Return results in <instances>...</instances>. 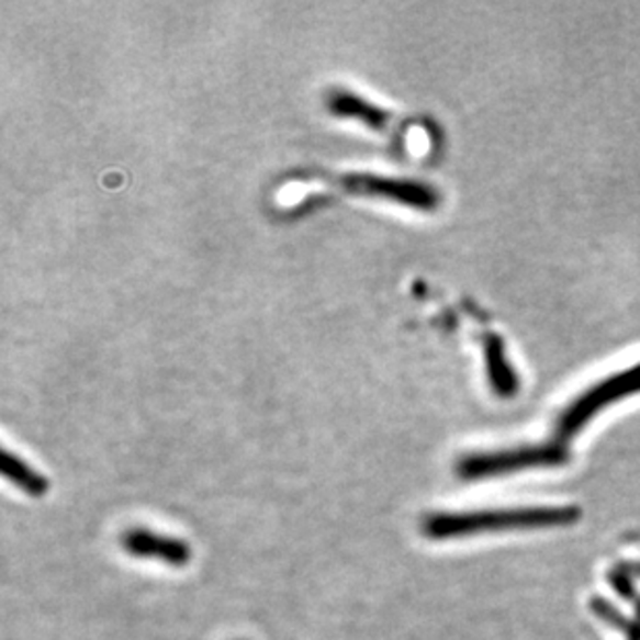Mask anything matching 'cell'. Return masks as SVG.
<instances>
[{
  "instance_id": "1",
  "label": "cell",
  "mask_w": 640,
  "mask_h": 640,
  "mask_svg": "<svg viewBox=\"0 0 640 640\" xmlns=\"http://www.w3.org/2000/svg\"><path fill=\"white\" fill-rule=\"evenodd\" d=\"M579 520H581V510L576 506H535V508L481 510V513H438L423 518L422 532L431 541H448V539L475 537L485 532L568 527Z\"/></svg>"
},
{
  "instance_id": "2",
  "label": "cell",
  "mask_w": 640,
  "mask_h": 640,
  "mask_svg": "<svg viewBox=\"0 0 640 640\" xmlns=\"http://www.w3.org/2000/svg\"><path fill=\"white\" fill-rule=\"evenodd\" d=\"M568 458L570 457L564 443L531 446V448L499 450V452H479V454H469L458 460L457 475L462 481H481V479L510 475V473H520L529 469L564 467Z\"/></svg>"
},
{
  "instance_id": "3",
  "label": "cell",
  "mask_w": 640,
  "mask_h": 640,
  "mask_svg": "<svg viewBox=\"0 0 640 640\" xmlns=\"http://www.w3.org/2000/svg\"><path fill=\"white\" fill-rule=\"evenodd\" d=\"M637 392H640V363L607 378L602 384L593 385L581 398L570 404L558 423V436L562 439L574 438L605 406Z\"/></svg>"
},
{
  "instance_id": "4",
  "label": "cell",
  "mask_w": 640,
  "mask_h": 640,
  "mask_svg": "<svg viewBox=\"0 0 640 640\" xmlns=\"http://www.w3.org/2000/svg\"><path fill=\"white\" fill-rule=\"evenodd\" d=\"M338 184L355 195L369 198H384L390 202L403 203L415 210H436L439 203L438 191L422 181L408 179H392L369 172H350L338 179Z\"/></svg>"
},
{
  "instance_id": "5",
  "label": "cell",
  "mask_w": 640,
  "mask_h": 640,
  "mask_svg": "<svg viewBox=\"0 0 640 640\" xmlns=\"http://www.w3.org/2000/svg\"><path fill=\"white\" fill-rule=\"evenodd\" d=\"M121 546L133 558L160 560L168 566H187L193 558V549L183 539L166 537L147 529H128L127 532H123Z\"/></svg>"
},
{
  "instance_id": "6",
  "label": "cell",
  "mask_w": 640,
  "mask_h": 640,
  "mask_svg": "<svg viewBox=\"0 0 640 640\" xmlns=\"http://www.w3.org/2000/svg\"><path fill=\"white\" fill-rule=\"evenodd\" d=\"M328 110L340 119H352L363 123L373 131H384L390 125L392 114L388 110L375 106L366 98L348 90H334L328 96Z\"/></svg>"
},
{
  "instance_id": "7",
  "label": "cell",
  "mask_w": 640,
  "mask_h": 640,
  "mask_svg": "<svg viewBox=\"0 0 640 640\" xmlns=\"http://www.w3.org/2000/svg\"><path fill=\"white\" fill-rule=\"evenodd\" d=\"M2 475L7 476L13 485H18L21 492H25L32 497H42L50 490V483L44 475H40L36 469H32L25 460H21L18 454L11 450L2 452V462H0Z\"/></svg>"
},
{
  "instance_id": "8",
  "label": "cell",
  "mask_w": 640,
  "mask_h": 640,
  "mask_svg": "<svg viewBox=\"0 0 640 640\" xmlns=\"http://www.w3.org/2000/svg\"><path fill=\"white\" fill-rule=\"evenodd\" d=\"M485 359H487V373H490V382L495 394L510 398L518 388V382H516L513 367L506 361L504 345L499 338L495 336L485 338Z\"/></svg>"
},
{
  "instance_id": "9",
  "label": "cell",
  "mask_w": 640,
  "mask_h": 640,
  "mask_svg": "<svg viewBox=\"0 0 640 640\" xmlns=\"http://www.w3.org/2000/svg\"><path fill=\"white\" fill-rule=\"evenodd\" d=\"M591 609H593L595 616H599L604 622L620 628V632L626 635V639L640 640V624L624 618L622 611H618L614 605L607 604L602 597H595V599L591 602Z\"/></svg>"
},
{
  "instance_id": "10",
  "label": "cell",
  "mask_w": 640,
  "mask_h": 640,
  "mask_svg": "<svg viewBox=\"0 0 640 640\" xmlns=\"http://www.w3.org/2000/svg\"><path fill=\"white\" fill-rule=\"evenodd\" d=\"M609 579H611V586L618 588V593L622 595L624 599L635 604L640 618V595L639 591L632 585V579H628L622 572H614V574H609Z\"/></svg>"
}]
</instances>
